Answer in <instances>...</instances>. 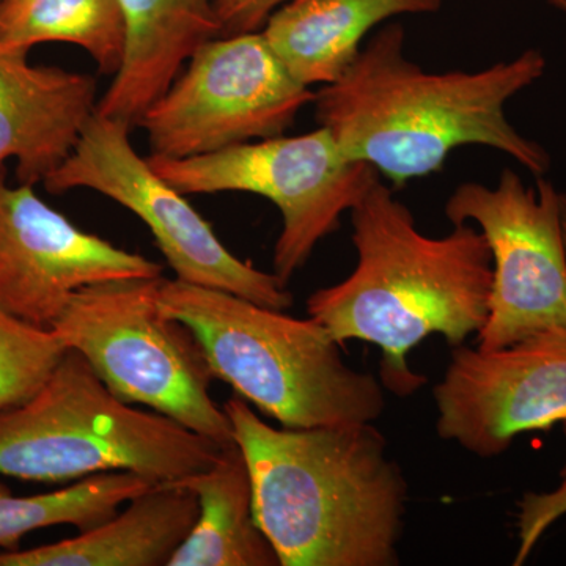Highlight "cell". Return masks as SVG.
I'll list each match as a JSON object with an SVG mask.
<instances>
[{"label": "cell", "instance_id": "16", "mask_svg": "<svg viewBox=\"0 0 566 566\" xmlns=\"http://www.w3.org/2000/svg\"><path fill=\"white\" fill-rule=\"evenodd\" d=\"M441 7L442 0H292L271 14L262 33L286 70L312 88L337 81L376 25Z\"/></svg>", "mask_w": 566, "mask_h": 566}, {"label": "cell", "instance_id": "6", "mask_svg": "<svg viewBox=\"0 0 566 566\" xmlns=\"http://www.w3.org/2000/svg\"><path fill=\"white\" fill-rule=\"evenodd\" d=\"M163 279L85 286L51 331L125 403L147 406L216 444H233L232 423L211 397L214 374L202 344L159 305Z\"/></svg>", "mask_w": 566, "mask_h": 566}, {"label": "cell", "instance_id": "15", "mask_svg": "<svg viewBox=\"0 0 566 566\" xmlns=\"http://www.w3.org/2000/svg\"><path fill=\"white\" fill-rule=\"evenodd\" d=\"M199 515L197 495L177 482L155 483L123 512L74 538L2 551L0 566H169Z\"/></svg>", "mask_w": 566, "mask_h": 566}, {"label": "cell", "instance_id": "11", "mask_svg": "<svg viewBox=\"0 0 566 566\" xmlns=\"http://www.w3.org/2000/svg\"><path fill=\"white\" fill-rule=\"evenodd\" d=\"M433 397L439 438L480 458L502 455L517 436L566 419V331L493 352L455 346Z\"/></svg>", "mask_w": 566, "mask_h": 566}, {"label": "cell", "instance_id": "8", "mask_svg": "<svg viewBox=\"0 0 566 566\" xmlns=\"http://www.w3.org/2000/svg\"><path fill=\"white\" fill-rule=\"evenodd\" d=\"M129 133L126 123L95 112L69 158L44 178L46 191L57 196L88 189L134 212L150 229L178 281L233 293L275 311L292 307L285 283L230 252L185 193L137 155Z\"/></svg>", "mask_w": 566, "mask_h": 566}, {"label": "cell", "instance_id": "23", "mask_svg": "<svg viewBox=\"0 0 566 566\" xmlns=\"http://www.w3.org/2000/svg\"><path fill=\"white\" fill-rule=\"evenodd\" d=\"M560 219H562V230H564V240L566 248V192H560Z\"/></svg>", "mask_w": 566, "mask_h": 566}, {"label": "cell", "instance_id": "2", "mask_svg": "<svg viewBox=\"0 0 566 566\" xmlns=\"http://www.w3.org/2000/svg\"><path fill=\"white\" fill-rule=\"evenodd\" d=\"M222 408L281 566L400 564L408 483L378 428H274L238 395Z\"/></svg>", "mask_w": 566, "mask_h": 566}, {"label": "cell", "instance_id": "3", "mask_svg": "<svg viewBox=\"0 0 566 566\" xmlns=\"http://www.w3.org/2000/svg\"><path fill=\"white\" fill-rule=\"evenodd\" d=\"M357 264L345 281L316 290L307 314L338 344L364 340L382 352L379 379L411 397L427 378L408 354L430 335L455 348L483 329L493 289V256L472 223L427 237L394 189L379 180L349 211Z\"/></svg>", "mask_w": 566, "mask_h": 566}, {"label": "cell", "instance_id": "1", "mask_svg": "<svg viewBox=\"0 0 566 566\" xmlns=\"http://www.w3.org/2000/svg\"><path fill=\"white\" fill-rule=\"evenodd\" d=\"M545 71V55L528 50L474 73H428L406 57L405 29L390 24L312 104L316 123L333 134L346 158L370 164L395 188L439 172L464 145L505 153L543 177L549 155L517 133L505 106Z\"/></svg>", "mask_w": 566, "mask_h": 566}, {"label": "cell", "instance_id": "9", "mask_svg": "<svg viewBox=\"0 0 566 566\" xmlns=\"http://www.w3.org/2000/svg\"><path fill=\"white\" fill-rule=\"evenodd\" d=\"M315 93L286 70L262 31L216 36L137 126L151 155L192 158L283 136Z\"/></svg>", "mask_w": 566, "mask_h": 566}, {"label": "cell", "instance_id": "24", "mask_svg": "<svg viewBox=\"0 0 566 566\" xmlns=\"http://www.w3.org/2000/svg\"><path fill=\"white\" fill-rule=\"evenodd\" d=\"M545 2L554 9L566 11V0H545Z\"/></svg>", "mask_w": 566, "mask_h": 566}, {"label": "cell", "instance_id": "4", "mask_svg": "<svg viewBox=\"0 0 566 566\" xmlns=\"http://www.w3.org/2000/svg\"><path fill=\"white\" fill-rule=\"evenodd\" d=\"M159 305L191 327L214 378L282 427L371 423L385 412L381 379L349 367L314 318L178 279H163Z\"/></svg>", "mask_w": 566, "mask_h": 566}, {"label": "cell", "instance_id": "21", "mask_svg": "<svg viewBox=\"0 0 566 566\" xmlns=\"http://www.w3.org/2000/svg\"><path fill=\"white\" fill-rule=\"evenodd\" d=\"M566 439V419L562 422ZM566 515V461L560 471V485L549 493H526L517 502V551L513 565L526 564L542 536Z\"/></svg>", "mask_w": 566, "mask_h": 566}, {"label": "cell", "instance_id": "19", "mask_svg": "<svg viewBox=\"0 0 566 566\" xmlns=\"http://www.w3.org/2000/svg\"><path fill=\"white\" fill-rule=\"evenodd\" d=\"M155 483L126 471L82 479L74 485L35 495L0 493V547L18 549L36 528L74 526L85 531L109 520L126 502Z\"/></svg>", "mask_w": 566, "mask_h": 566}, {"label": "cell", "instance_id": "5", "mask_svg": "<svg viewBox=\"0 0 566 566\" xmlns=\"http://www.w3.org/2000/svg\"><path fill=\"white\" fill-rule=\"evenodd\" d=\"M222 446L169 417L125 403L74 349L22 403L0 411V475L66 483L106 472L178 482Z\"/></svg>", "mask_w": 566, "mask_h": 566}, {"label": "cell", "instance_id": "17", "mask_svg": "<svg viewBox=\"0 0 566 566\" xmlns=\"http://www.w3.org/2000/svg\"><path fill=\"white\" fill-rule=\"evenodd\" d=\"M177 483L197 495L199 515L169 566H281L253 517L251 474L237 442Z\"/></svg>", "mask_w": 566, "mask_h": 566}, {"label": "cell", "instance_id": "12", "mask_svg": "<svg viewBox=\"0 0 566 566\" xmlns=\"http://www.w3.org/2000/svg\"><path fill=\"white\" fill-rule=\"evenodd\" d=\"M163 266L84 232L0 170V308L51 329L71 297L112 279L161 277Z\"/></svg>", "mask_w": 566, "mask_h": 566}, {"label": "cell", "instance_id": "10", "mask_svg": "<svg viewBox=\"0 0 566 566\" xmlns=\"http://www.w3.org/2000/svg\"><path fill=\"white\" fill-rule=\"evenodd\" d=\"M453 226L474 222L493 256L490 312L476 334L482 352L566 331V248L560 192L543 177L527 188L505 169L495 188L468 181L446 203Z\"/></svg>", "mask_w": 566, "mask_h": 566}, {"label": "cell", "instance_id": "25", "mask_svg": "<svg viewBox=\"0 0 566 566\" xmlns=\"http://www.w3.org/2000/svg\"><path fill=\"white\" fill-rule=\"evenodd\" d=\"M0 2H2V0H0Z\"/></svg>", "mask_w": 566, "mask_h": 566}, {"label": "cell", "instance_id": "18", "mask_svg": "<svg viewBox=\"0 0 566 566\" xmlns=\"http://www.w3.org/2000/svg\"><path fill=\"white\" fill-rule=\"evenodd\" d=\"M0 41L29 51L41 43L76 44L115 76L125 55V20L118 0H2Z\"/></svg>", "mask_w": 566, "mask_h": 566}, {"label": "cell", "instance_id": "14", "mask_svg": "<svg viewBox=\"0 0 566 566\" xmlns=\"http://www.w3.org/2000/svg\"><path fill=\"white\" fill-rule=\"evenodd\" d=\"M216 0H118L126 46L120 70L96 112L139 125L203 43L219 36Z\"/></svg>", "mask_w": 566, "mask_h": 566}, {"label": "cell", "instance_id": "7", "mask_svg": "<svg viewBox=\"0 0 566 566\" xmlns=\"http://www.w3.org/2000/svg\"><path fill=\"white\" fill-rule=\"evenodd\" d=\"M147 159L185 196L248 192L271 200L283 219L274 245V274L285 285L319 241L340 227L342 216L379 181L374 166L346 158L322 126L303 136L245 142L192 158Z\"/></svg>", "mask_w": 566, "mask_h": 566}, {"label": "cell", "instance_id": "22", "mask_svg": "<svg viewBox=\"0 0 566 566\" xmlns=\"http://www.w3.org/2000/svg\"><path fill=\"white\" fill-rule=\"evenodd\" d=\"M292 0H216L219 36L262 31L275 10Z\"/></svg>", "mask_w": 566, "mask_h": 566}, {"label": "cell", "instance_id": "13", "mask_svg": "<svg viewBox=\"0 0 566 566\" xmlns=\"http://www.w3.org/2000/svg\"><path fill=\"white\" fill-rule=\"evenodd\" d=\"M98 104L91 74L32 65L29 50L0 41V170L35 186L73 151Z\"/></svg>", "mask_w": 566, "mask_h": 566}, {"label": "cell", "instance_id": "20", "mask_svg": "<svg viewBox=\"0 0 566 566\" xmlns=\"http://www.w3.org/2000/svg\"><path fill=\"white\" fill-rule=\"evenodd\" d=\"M65 353L51 329L21 322L0 308V411L28 400Z\"/></svg>", "mask_w": 566, "mask_h": 566}]
</instances>
